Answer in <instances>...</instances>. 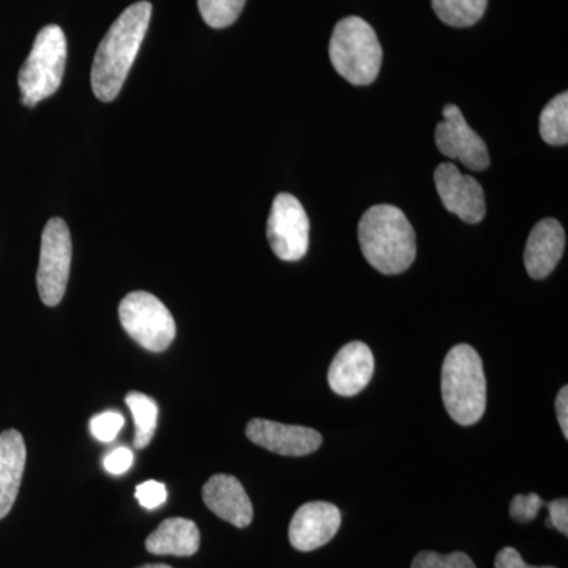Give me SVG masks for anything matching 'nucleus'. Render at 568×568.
<instances>
[{
  "mask_svg": "<svg viewBox=\"0 0 568 568\" xmlns=\"http://www.w3.org/2000/svg\"><path fill=\"white\" fill-rule=\"evenodd\" d=\"M65 63V33L59 26H47L33 41L31 54L18 77L22 103L33 108L54 95L61 88Z\"/></svg>",
  "mask_w": 568,
  "mask_h": 568,
  "instance_id": "nucleus-5",
  "label": "nucleus"
},
{
  "mask_svg": "<svg viewBox=\"0 0 568 568\" xmlns=\"http://www.w3.org/2000/svg\"><path fill=\"white\" fill-rule=\"evenodd\" d=\"M245 435L256 446L283 457H306L323 446V436L308 426L278 424L253 418L246 425Z\"/></svg>",
  "mask_w": 568,
  "mask_h": 568,
  "instance_id": "nucleus-11",
  "label": "nucleus"
},
{
  "mask_svg": "<svg viewBox=\"0 0 568 568\" xmlns=\"http://www.w3.org/2000/svg\"><path fill=\"white\" fill-rule=\"evenodd\" d=\"M133 465V452L126 447H119L112 450L104 458L103 466L112 476H122Z\"/></svg>",
  "mask_w": 568,
  "mask_h": 568,
  "instance_id": "nucleus-26",
  "label": "nucleus"
},
{
  "mask_svg": "<svg viewBox=\"0 0 568 568\" xmlns=\"http://www.w3.org/2000/svg\"><path fill=\"white\" fill-rule=\"evenodd\" d=\"M566 231L555 219H545L530 231L525 250L526 271L534 280L547 278L562 260Z\"/></svg>",
  "mask_w": 568,
  "mask_h": 568,
  "instance_id": "nucleus-15",
  "label": "nucleus"
},
{
  "mask_svg": "<svg viewBox=\"0 0 568 568\" xmlns=\"http://www.w3.org/2000/svg\"><path fill=\"white\" fill-rule=\"evenodd\" d=\"M342 511L331 503H306L295 511L290 526V541L297 551H315L338 532Z\"/></svg>",
  "mask_w": 568,
  "mask_h": 568,
  "instance_id": "nucleus-12",
  "label": "nucleus"
},
{
  "mask_svg": "<svg viewBox=\"0 0 568 568\" xmlns=\"http://www.w3.org/2000/svg\"><path fill=\"white\" fill-rule=\"evenodd\" d=\"M410 568H477L466 552L439 555L435 551H422L414 558Z\"/></svg>",
  "mask_w": 568,
  "mask_h": 568,
  "instance_id": "nucleus-22",
  "label": "nucleus"
},
{
  "mask_svg": "<svg viewBox=\"0 0 568 568\" xmlns=\"http://www.w3.org/2000/svg\"><path fill=\"white\" fill-rule=\"evenodd\" d=\"M125 403L132 410L136 435H134V447L145 448L152 443L156 432V418H159V406L151 396L141 392H130L125 396Z\"/></svg>",
  "mask_w": 568,
  "mask_h": 568,
  "instance_id": "nucleus-18",
  "label": "nucleus"
},
{
  "mask_svg": "<svg viewBox=\"0 0 568 568\" xmlns=\"http://www.w3.org/2000/svg\"><path fill=\"white\" fill-rule=\"evenodd\" d=\"M134 495H136V499L140 500L142 507L153 510V508H159L166 503L168 489L160 481L148 480L138 485Z\"/></svg>",
  "mask_w": 568,
  "mask_h": 568,
  "instance_id": "nucleus-25",
  "label": "nucleus"
},
{
  "mask_svg": "<svg viewBox=\"0 0 568 568\" xmlns=\"http://www.w3.org/2000/svg\"><path fill=\"white\" fill-rule=\"evenodd\" d=\"M328 54L336 73L354 85L375 82L383 65V47L375 29L358 17L345 18L335 26Z\"/></svg>",
  "mask_w": 568,
  "mask_h": 568,
  "instance_id": "nucleus-4",
  "label": "nucleus"
},
{
  "mask_svg": "<svg viewBox=\"0 0 568 568\" xmlns=\"http://www.w3.org/2000/svg\"><path fill=\"white\" fill-rule=\"evenodd\" d=\"M358 244L369 265L384 275L406 272L416 261V233L398 207L373 205L358 223Z\"/></svg>",
  "mask_w": 568,
  "mask_h": 568,
  "instance_id": "nucleus-2",
  "label": "nucleus"
},
{
  "mask_svg": "<svg viewBox=\"0 0 568 568\" xmlns=\"http://www.w3.org/2000/svg\"><path fill=\"white\" fill-rule=\"evenodd\" d=\"M435 183L444 207L463 222L477 224L487 215L480 183L473 175L463 174L454 163H440L436 168Z\"/></svg>",
  "mask_w": 568,
  "mask_h": 568,
  "instance_id": "nucleus-10",
  "label": "nucleus"
},
{
  "mask_svg": "<svg viewBox=\"0 0 568 568\" xmlns=\"http://www.w3.org/2000/svg\"><path fill=\"white\" fill-rule=\"evenodd\" d=\"M444 121L437 123V149L448 159L459 160L467 170L485 171L489 166L487 144L466 122L457 104H447Z\"/></svg>",
  "mask_w": 568,
  "mask_h": 568,
  "instance_id": "nucleus-9",
  "label": "nucleus"
},
{
  "mask_svg": "<svg viewBox=\"0 0 568 568\" xmlns=\"http://www.w3.org/2000/svg\"><path fill=\"white\" fill-rule=\"evenodd\" d=\"M200 529L196 523L186 518L164 519L145 540V548L156 556H189L196 555L200 549Z\"/></svg>",
  "mask_w": 568,
  "mask_h": 568,
  "instance_id": "nucleus-17",
  "label": "nucleus"
},
{
  "mask_svg": "<svg viewBox=\"0 0 568 568\" xmlns=\"http://www.w3.org/2000/svg\"><path fill=\"white\" fill-rule=\"evenodd\" d=\"M140 568H173V567L166 566V564H148V566H142Z\"/></svg>",
  "mask_w": 568,
  "mask_h": 568,
  "instance_id": "nucleus-30",
  "label": "nucleus"
},
{
  "mask_svg": "<svg viewBox=\"0 0 568 568\" xmlns=\"http://www.w3.org/2000/svg\"><path fill=\"white\" fill-rule=\"evenodd\" d=\"M152 17L151 2L129 7L100 43L93 59L91 82L93 93L102 102H112L121 93Z\"/></svg>",
  "mask_w": 568,
  "mask_h": 568,
  "instance_id": "nucleus-1",
  "label": "nucleus"
},
{
  "mask_svg": "<svg viewBox=\"0 0 568 568\" xmlns=\"http://www.w3.org/2000/svg\"><path fill=\"white\" fill-rule=\"evenodd\" d=\"M548 507L549 517L547 519L548 528L558 529L564 536H568V500L566 497L562 499L551 500L545 504Z\"/></svg>",
  "mask_w": 568,
  "mask_h": 568,
  "instance_id": "nucleus-27",
  "label": "nucleus"
},
{
  "mask_svg": "<svg viewBox=\"0 0 568 568\" xmlns=\"http://www.w3.org/2000/svg\"><path fill=\"white\" fill-rule=\"evenodd\" d=\"M267 241L276 257L286 263L301 261L308 252V215L293 194H276L267 220Z\"/></svg>",
  "mask_w": 568,
  "mask_h": 568,
  "instance_id": "nucleus-8",
  "label": "nucleus"
},
{
  "mask_svg": "<svg viewBox=\"0 0 568 568\" xmlns=\"http://www.w3.org/2000/svg\"><path fill=\"white\" fill-rule=\"evenodd\" d=\"M123 424H125V420H123L122 414L106 410V413L92 418L91 433L100 443H112L121 433Z\"/></svg>",
  "mask_w": 568,
  "mask_h": 568,
  "instance_id": "nucleus-23",
  "label": "nucleus"
},
{
  "mask_svg": "<svg viewBox=\"0 0 568 568\" xmlns=\"http://www.w3.org/2000/svg\"><path fill=\"white\" fill-rule=\"evenodd\" d=\"M375 375V357L362 342L347 343L335 355L328 368V386L336 395L361 394Z\"/></svg>",
  "mask_w": 568,
  "mask_h": 568,
  "instance_id": "nucleus-13",
  "label": "nucleus"
},
{
  "mask_svg": "<svg viewBox=\"0 0 568 568\" xmlns=\"http://www.w3.org/2000/svg\"><path fill=\"white\" fill-rule=\"evenodd\" d=\"M433 10L440 21L452 28H470L481 20L488 0H432Z\"/></svg>",
  "mask_w": 568,
  "mask_h": 568,
  "instance_id": "nucleus-19",
  "label": "nucleus"
},
{
  "mask_svg": "<svg viewBox=\"0 0 568 568\" xmlns=\"http://www.w3.org/2000/svg\"><path fill=\"white\" fill-rule=\"evenodd\" d=\"M444 406L458 425L470 426L487 409V377L484 362L473 346L457 345L448 351L440 376Z\"/></svg>",
  "mask_w": 568,
  "mask_h": 568,
  "instance_id": "nucleus-3",
  "label": "nucleus"
},
{
  "mask_svg": "<svg viewBox=\"0 0 568 568\" xmlns=\"http://www.w3.org/2000/svg\"><path fill=\"white\" fill-rule=\"evenodd\" d=\"M203 500L209 510L235 528L244 529L252 525V500L237 478L216 474L204 485Z\"/></svg>",
  "mask_w": 568,
  "mask_h": 568,
  "instance_id": "nucleus-14",
  "label": "nucleus"
},
{
  "mask_svg": "<svg viewBox=\"0 0 568 568\" xmlns=\"http://www.w3.org/2000/svg\"><path fill=\"white\" fill-rule=\"evenodd\" d=\"M246 0H197L201 17L213 29L230 28L241 17Z\"/></svg>",
  "mask_w": 568,
  "mask_h": 568,
  "instance_id": "nucleus-21",
  "label": "nucleus"
},
{
  "mask_svg": "<svg viewBox=\"0 0 568 568\" xmlns=\"http://www.w3.org/2000/svg\"><path fill=\"white\" fill-rule=\"evenodd\" d=\"M556 414H558V420L560 429H562L566 439L568 437V387L564 386L560 388L558 398H556Z\"/></svg>",
  "mask_w": 568,
  "mask_h": 568,
  "instance_id": "nucleus-29",
  "label": "nucleus"
},
{
  "mask_svg": "<svg viewBox=\"0 0 568 568\" xmlns=\"http://www.w3.org/2000/svg\"><path fill=\"white\" fill-rule=\"evenodd\" d=\"M71 235L62 219H51L41 235L40 263L37 272V286L41 302L47 306H58L65 295L69 284Z\"/></svg>",
  "mask_w": 568,
  "mask_h": 568,
  "instance_id": "nucleus-7",
  "label": "nucleus"
},
{
  "mask_svg": "<svg viewBox=\"0 0 568 568\" xmlns=\"http://www.w3.org/2000/svg\"><path fill=\"white\" fill-rule=\"evenodd\" d=\"M540 134L549 145H566L568 142V93L555 97L540 114Z\"/></svg>",
  "mask_w": 568,
  "mask_h": 568,
  "instance_id": "nucleus-20",
  "label": "nucleus"
},
{
  "mask_svg": "<svg viewBox=\"0 0 568 568\" xmlns=\"http://www.w3.org/2000/svg\"><path fill=\"white\" fill-rule=\"evenodd\" d=\"M119 320L126 334L151 353H163L173 345L174 317L153 294L136 291L126 295L119 306Z\"/></svg>",
  "mask_w": 568,
  "mask_h": 568,
  "instance_id": "nucleus-6",
  "label": "nucleus"
},
{
  "mask_svg": "<svg viewBox=\"0 0 568 568\" xmlns=\"http://www.w3.org/2000/svg\"><path fill=\"white\" fill-rule=\"evenodd\" d=\"M545 506L544 499L537 495V493H530V495H518L514 497L510 504V517L515 521L530 523L537 518L538 511Z\"/></svg>",
  "mask_w": 568,
  "mask_h": 568,
  "instance_id": "nucleus-24",
  "label": "nucleus"
},
{
  "mask_svg": "<svg viewBox=\"0 0 568 568\" xmlns=\"http://www.w3.org/2000/svg\"><path fill=\"white\" fill-rule=\"evenodd\" d=\"M26 444L21 433L7 429L0 433V519L10 514L18 491H20L22 474L26 467Z\"/></svg>",
  "mask_w": 568,
  "mask_h": 568,
  "instance_id": "nucleus-16",
  "label": "nucleus"
},
{
  "mask_svg": "<svg viewBox=\"0 0 568 568\" xmlns=\"http://www.w3.org/2000/svg\"><path fill=\"white\" fill-rule=\"evenodd\" d=\"M495 568H556V567H532L525 562L517 549L507 547L497 552Z\"/></svg>",
  "mask_w": 568,
  "mask_h": 568,
  "instance_id": "nucleus-28",
  "label": "nucleus"
}]
</instances>
